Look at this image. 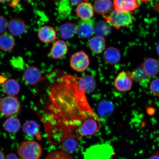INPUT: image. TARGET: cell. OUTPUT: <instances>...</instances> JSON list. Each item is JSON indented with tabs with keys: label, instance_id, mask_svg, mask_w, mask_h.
Segmentation results:
<instances>
[{
	"label": "cell",
	"instance_id": "obj_1",
	"mask_svg": "<svg viewBox=\"0 0 159 159\" xmlns=\"http://www.w3.org/2000/svg\"><path fill=\"white\" fill-rule=\"evenodd\" d=\"M79 77L61 72L48 86L38 116L49 143L57 145L68 137L93 136L101 123L81 87Z\"/></svg>",
	"mask_w": 159,
	"mask_h": 159
},
{
	"label": "cell",
	"instance_id": "obj_2",
	"mask_svg": "<svg viewBox=\"0 0 159 159\" xmlns=\"http://www.w3.org/2000/svg\"><path fill=\"white\" fill-rule=\"evenodd\" d=\"M42 151L41 145L33 140L25 141L17 148L18 154L23 159H39Z\"/></svg>",
	"mask_w": 159,
	"mask_h": 159
},
{
	"label": "cell",
	"instance_id": "obj_3",
	"mask_svg": "<svg viewBox=\"0 0 159 159\" xmlns=\"http://www.w3.org/2000/svg\"><path fill=\"white\" fill-rule=\"evenodd\" d=\"M114 154V150L110 145L97 144L87 149L84 157V159H109Z\"/></svg>",
	"mask_w": 159,
	"mask_h": 159
},
{
	"label": "cell",
	"instance_id": "obj_4",
	"mask_svg": "<svg viewBox=\"0 0 159 159\" xmlns=\"http://www.w3.org/2000/svg\"><path fill=\"white\" fill-rule=\"evenodd\" d=\"M104 17L109 24L118 30L128 26L134 22L130 13H119L115 10L111 12L109 15L104 16Z\"/></svg>",
	"mask_w": 159,
	"mask_h": 159
},
{
	"label": "cell",
	"instance_id": "obj_5",
	"mask_svg": "<svg viewBox=\"0 0 159 159\" xmlns=\"http://www.w3.org/2000/svg\"><path fill=\"white\" fill-rule=\"evenodd\" d=\"M20 109V103L14 97H6L0 102V111L5 117H11L17 114Z\"/></svg>",
	"mask_w": 159,
	"mask_h": 159
},
{
	"label": "cell",
	"instance_id": "obj_6",
	"mask_svg": "<svg viewBox=\"0 0 159 159\" xmlns=\"http://www.w3.org/2000/svg\"><path fill=\"white\" fill-rule=\"evenodd\" d=\"M89 63L88 55L82 51L73 54L70 60L71 68L78 72H82L86 70L89 66Z\"/></svg>",
	"mask_w": 159,
	"mask_h": 159
},
{
	"label": "cell",
	"instance_id": "obj_7",
	"mask_svg": "<svg viewBox=\"0 0 159 159\" xmlns=\"http://www.w3.org/2000/svg\"><path fill=\"white\" fill-rule=\"evenodd\" d=\"M133 81L129 71H122L115 79L114 85L118 92H127L132 89Z\"/></svg>",
	"mask_w": 159,
	"mask_h": 159
},
{
	"label": "cell",
	"instance_id": "obj_8",
	"mask_svg": "<svg viewBox=\"0 0 159 159\" xmlns=\"http://www.w3.org/2000/svg\"><path fill=\"white\" fill-rule=\"evenodd\" d=\"M113 5L115 11L120 13H130L139 7L137 0H114Z\"/></svg>",
	"mask_w": 159,
	"mask_h": 159
},
{
	"label": "cell",
	"instance_id": "obj_9",
	"mask_svg": "<svg viewBox=\"0 0 159 159\" xmlns=\"http://www.w3.org/2000/svg\"><path fill=\"white\" fill-rule=\"evenodd\" d=\"M94 26L93 20H83L77 26V35L81 39L89 38L94 33Z\"/></svg>",
	"mask_w": 159,
	"mask_h": 159
},
{
	"label": "cell",
	"instance_id": "obj_10",
	"mask_svg": "<svg viewBox=\"0 0 159 159\" xmlns=\"http://www.w3.org/2000/svg\"><path fill=\"white\" fill-rule=\"evenodd\" d=\"M23 76L25 82L30 85L36 84L42 79L41 70L35 66L26 68L23 73Z\"/></svg>",
	"mask_w": 159,
	"mask_h": 159
},
{
	"label": "cell",
	"instance_id": "obj_11",
	"mask_svg": "<svg viewBox=\"0 0 159 159\" xmlns=\"http://www.w3.org/2000/svg\"><path fill=\"white\" fill-rule=\"evenodd\" d=\"M68 50V47L66 43L62 40H58L53 43L50 55L52 59H61L66 55Z\"/></svg>",
	"mask_w": 159,
	"mask_h": 159
},
{
	"label": "cell",
	"instance_id": "obj_12",
	"mask_svg": "<svg viewBox=\"0 0 159 159\" xmlns=\"http://www.w3.org/2000/svg\"><path fill=\"white\" fill-rule=\"evenodd\" d=\"M26 27L25 21L19 18H15L9 21L8 29L11 34L15 36H18L24 33Z\"/></svg>",
	"mask_w": 159,
	"mask_h": 159
},
{
	"label": "cell",
	"instance_id": "obj_13",
	"mask_svg": "<svg viewBox=\"0 0 159 159\" xmlns=\"http://www.w3.org/2000/svg\"><path fill=\"white\" fill-rule=\"evenodd\" d=\"M76 12L80 18L82 20H89L94 16V10L90 3L83 2L77 5Z\"/></svg>",
	"mask_w": 159,
	"mask_h": 159
},
{
	"label": "cell",
	"instance_id": "obj_14",
	"mask_svg": "<svg viewBox=\"0 0 159 159\" xmlns=\"http://www.w3.org/2000/svg\"><path fill=\"white\" fill-rule=\"evenodd\" d=\"M38 35L40 41L44 43H50L57 38L55 30L50 26H44L39 29Z\"/></svg>",
	"mask_w": 159,
	"mask_h": 159
},
{
	"label": "cell",
	"instance_id": "obj_15",
	"mask_svg": "<svg viewBox=\"0 0 159 159\" xmlns=\"http://www.w3.org/2000/svg\"><path fill=\"white\" fill-rule=\"evenodd\" d=\"M103 58L106 64L110 65H115L120 61V52L116 48L109 47L105 51Z\"/></svg>",
	"mask_w": 159,
	"mask_h": 159
},
{
	"label": "cell",
	"instance_id": "obj_16",
	"mask_svg": "<svg viewBox=\"0 0 159 159\" xmlns=\"http://www.w3.org/2000/svg\"><path fill=\"white\" fill-rule=\"evenodd\" d=\"M93 7L97 13L104 15L110 13L113 11L114 5L111 0H96Z\"/></svg>",
	"mask_w": 159,
	"mask_h": 159
},
{
	"label": "cell",
	"instance_id": "obj_17",
	"mask_svg": "<svg viewBox=\"0 0 159 159\" xmlns=\"http://www.w3.org/2000/svg\"><path fill=\"white\" fill-rule=\"evenodd\" d=\"M79 83L82 87L85 94H90L94 92L96 89L97 82L96 80L91 75H86L79 77Z\"/></svg>",
	"mask_w": 159,
	"mask_h": 159
},
{
	"label": "cell",
	"instance_id": "obj_18",
	"mask_svg": "<svg viewBox=\"0 0 159 159\" xmlns=\"http://www.w3.org/2000/svg\"><path fill=\"white\" fill-rule=\"evenodd\" d=\"M39 130V125L34 120L28 121L23 125V131L24 134L29 136L35 137L39 140L41 138Z\"/></svg>",
	"mask_w": 159,
	"mask_h": 159
},
{
	"label": "cell",
	"instance_id": "obj_19",
	"mask_svg": "<svg viewBox=\"0 0 159 159\" xmlns=\"http://www.w3.org/2000/svg\"><path fill=\"white\" fill-rule=\"evenodd\" d=\"M89 45L93 52L99 54L104 50L106 41L104 37L95 36L89 39Z\"/></svg>",
	"mask_w": 159,
	"mask_h": 159
},
{
	"label": "cell",
	"instance_id": "obj_20",
	"mask_svg": "<svg viewBox=\"0 0 159 159\" xmlns=\"http://www.w3.org/2000/svg\"><path fill=\"white\" fill-rule=\"evenodd\" d=\"M77 139L73 137H68L66 138L61 143V152L68 154L75 152L79 145V141Z\"/></svg>",
	"mask_w": 159,
	"mask_h": 159
},
{
	"label": "cell",
	"instance_id": "obj_21",
	"mask_svg": "<svg viewBox=\"0 0 159 159\" xmlns=\"http://www.w3.org/2000/svg\"><path fill=\"white\" fill-rule=\"evenodd\" d=\"M76 25L70 22L63 24L59 27V29L60 36L64 39L71 38L76 33Z\"/></svg>",
	"mask_w": 159,
	"mask_h": 159
},
{
	"label": "cell",
	"instance_id": "obj_22",
	"mask_svg": "<svg viewBox=\"0 0 159 159\" xmlns=\"http://www.w3.org/2000/svg\"><path fill=\"white\" fill-rule=\"evenodd\" d=\"M142 68L148 76H154L159 72V63L156 59L149 58L143 63Z\"/></svg>",
	"mask_w": 159,
	"mask_h": 159
},
{
	"label": "cell",
	"instance_id": "obj_23",
	"mask_svg": "<svg viewBox=\"0 0 159 159\" xmlns=\"http://www.w3.org/2000/svg\"><path fill=\"white\" fill-rule=\"evenodd\" d=\"M15 40L11 34L4 32L0 35V49L4 51L11 50L14 47Z\"/></svg>",
	"mask_w": 159,
	"mask_h": 159
},
{
	"label": "cell",
	"instance_id": "obj_24",
	"mask_svg": "<svg viewBox=\"0 0 159 159\" xmlns=\"http://www.w3.org/2000/svg\"><path fill=\"white\" fill-rule=\"evenodd\" d=\"M4 92L9 96L14 97L19 94L20 86L15 80L11 79L6 81L3 86Z\"/></svg>",
	"mask_w": 159,
	"mask_h": 159
},
{
	"label": "cell",
	"instance_id": "obj_25",
	"mask_svg": "<svg viewBox=\"0 0 159 159\" xmlns=\"http://www.w3.org/2000/svg\"><path fill=\"white\" fill-rule=\"evenodd\" d=\"M111 25L107 21H99L94 26V33L97 36L104 38L108 37L112 30Z\"/></svg>",
	"mask_w": 159,
	"mask_h": 159
},
{
	"label": "cell",
	"instance_id": "obj_26",
	"mask_svg": "<svg viewBox=\"0 0 159 159\" xmlns=\"http://www.w3.org/2000/svg\"><path fill=\"white\" fill-rule=\"evenodd\" d=\"M3 127L7 132L14 134L19 131L21 127V123L18 118L10 117L5 121Z\"/></svg>",
	"mask_w": 159,
	"mask_h": 159
},
{
	"label": "cell",
	"instance_id": "obj_27",
	"mask_svg": "<svg viewBox=\"0 0 159 159\" xmlns=\"http://www.w3.org/2000/svg\"><path fill=\"white\" fill-rule=\"evenodd\" d=\"M97 109L101 116L107 117L112 114L114 110V105L110 101H105L99 104Z\"/></svg>",
	"mask_w": 159,
	"mask_h": 159
},
{
	"label": "cell",
	"instance_id": "obj_28",
	"mask_svg": "<svg viewBox=\"0 0 159 159\" xmlns=\"http://www.w3.org/2000/svg\"><path fill=\"white\" fill-rule=\"evenodd\" d=\"M129 73L132 76L133 80L136 81V82H140L148 76L142 67L137 69L134 72L129 71Z\"/></svg>",
	"mask_w": 159,
	"mask_h": 159
},
{
	"label": "cell",
	"instance_id": "obj_29",
	"mask_svg": "<svg viewBox=\"0 0 159 159\" xmlns=\"http://www.w3.org/2000/svg\"><path fill=\"white\" fill-rule=\"evenodd\" d=\"M45 159H74L68 154L62 152L51 153Z\"/></svg>",
	"mask_w": 159,
	"mask_h": 159
},
{
	"label": "cell",
	"instance_id": "obj_30",
	"mask_svg": "<svg viewBox=\"0 0 159 159\" xmlns=\"http://www.w3.org/2000/svg\"><path fill=\"white\" fill-rule=\"evenodd\" d=\"M150 89L153 95L159 97V78L155 79L152 81Z\"/></svg>",
	"mask_w": 159,
	"mask_h": 159
},
{
	"label": "cell",
	"instance_id": "obj_31",
	"mask_svg": "<svg viewBox=\"0 0 159 159\" xmlns=\"http://www.w3.org/2000/svg\"><path fill=\"white\" fill-rule=\"evenodd\" d=\"M8 23L7 20L4 17L0 15V34L4 33L6 30L8 28Z\"/></svg>",
	"mask_w": 159,
	"mask_h": 159
},
{
	"label": "cell",
	"instance_id": "obj_32",
	"mask_svg": "<svg viewBox=\"0 0 159 159\" xmlns=\"http://www.w3.org/2000/svg\"><path fill=\"white\" fill-rule=\"evenodd\" d=\"M5 159H19L16 155L13 153H10L8 154L6 157Z\"/></svg>",
	"mask_w": 159,
	"mask_h": 159
},
{
	"label": "cell",
	"instance_id": "obj_33",
	"mask_svg": "<svg viewBox=\"0 0 159 159\" xmlns=\"http://www.w3.org/2000/svg\"><path fill=\"white\" fill-rule=\"evenodd\" d=\"M83 0H70L71 3L73 5H78L80 4L83 2Z\"/></svg>",
	"mask_w": 159,
	"mask_h": 159
},
{
	"label": "cell",
	"instance_id": "obj_34",
	"mask_svg": "<svg viewBox=\"0 0 159 159\" xmlns=\"http://www.w3.org/2000/svg\"><path fill=\"white\" fill-rule=\"evenodd\" d=\"M148 159H159V153L158 152H155L154 154L151 156Z\"/></svg>",
	"mask_w": 159,
	"mask_h": 159
},
{
	"label": "cell",
	"instance_id": "obj_35",
	"mask_svg": "<svg viewBox=\"0 0 159 159\" xmlns=\"http://www.w3.org/2000/svg\"><path fill=\"white\" fill-rule=\"evenodd\" d=\"M6 81V79L5 77L0 75V84H3L5 83Z\"/></svg>",
	"mask_w": 159,
	"mask_h": 159
},
{
	"label": "cell",
	"instance_id": "obj_36",
	"mask_svg": "<svg viewBox=\"0 0 159 159\" xmlns=\"http://www.w3.org/2000/svg\"><path fill=\"white\" fill-rule=\"evenodd\" d=\"M5 156L4 153L2 151L0 150V159H5Z\"/></svg>",
	"mask_w": 159,
	"mask_h": 159
},
{
	"label": "cell",
	"instance_id": "obj_37",
	"mask_svg": "<svg viewBox=\"0 0 159 159\" xmlns=\"http://www.w3.org/2000/svg\"><path fill=\"white\" fill-rule=\"evenodd\" d=\"M139 1L143 3H148L149 1H151V0H139Z\"/></svg>",
	"mask_w": 159,
	"mask_h": 159
},
{
	"label": "cell",
	"instance_id": "obj_38",
	"mask_svg": "<svg viewBox=\"0 0 159 159\" xmlns=\"http://www.w3.org/2000/svg\"><path fill=\"white\" fill-rule=\"evenodd\" d=\"M156 10H158L159 11V0H158V3L157 4L156 7Z\"/></svg>",
	"mask_w": 159,
	"mask_h": 159
},
{
	"label": "cell",
	"instance_id": "obj_39",
	"mask_svg": "<svg viewBox=\"0 0 159 159\" xmlns=\"http://www.w3.org/2000/svg\"><path fill=\"white\" fill-rule=\"evenodd\" d=\"M157 52L159 55V44L158 45L157 47Z\"/></svg>",
	"mask_w": 159,
	"mask_h": 159
},
{
	"label": "cell",
	"instance_id": "obj_40",
	"mask_svg": "<svg viewBox=\"0 0 159 159\" xmlns=\"http://www.w3.org/2000/svg\"><path fill=\"white\" fill-rule=\"evenodd\" d=\"M7 0H0V3L5 2Z\"/></svg>",
	"mask_w": 159,
	"mask_h": 159
},
{
	"label": "cell",
	"instance_id": "obj_41",
	"mask_svg": "<svg viewBox=\"0 0 159 159\" xmlns=\"http://www.w3.org/2000/svg\"><path fill=\"white\" fill-rule=\"evenodd\" d=\"M25 1H33V0H25Z\"/></svg>",
	"mask_w": 159,
	"mask_h": 159
},
{
	"label": "cell",
	"instance_id": "obj_42",
	"mask_svg": "<svg viewBox=\"0 0 159 159\" xmlns=\"http://www.w3.org/2000/svg\"><path fill=\"white\" fill-rule=\"evenodd\" d=\"M1 94H0V102H1Z\"/></svg>",
	"mask_w": 159,
	"mask_h": 159
},
{
	"label": "cell",
	"instance_id": "obj_43",
	"mask_svg": "<svg viewBox=\"0 0 159 159\" xmlns=\"http://www.w3.org/2000/svg\"><path fill=\"white\" fill-rule=\"evenodd\" d=\"M54 1H61V0H54Z\"/></svg>",
	"mask_w": 159,
	"mask_h": 159
}]
</instances>
